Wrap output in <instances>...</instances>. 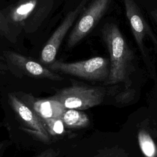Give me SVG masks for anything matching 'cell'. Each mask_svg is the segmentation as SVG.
<instances>
[{
  "mask_svg": "<svg viewBox=\"0 0 157 157\" xmlns=\"http://www.w3.org/2000/svg\"><path fill=\"white\" fill-rule=\"evenodd\" d=\"M102 35L110 55V72L105 84L122 82L126 88H129L131 85L130 75L134 71L133 52L116 24H105Z\"/></svg>",
  "mask_w": 157,
  "mask_h": 157,
  "instance_id": "6da1fadb",
  "label": "cell"
},
{
  "mask_svg": "<svg viewBox=\"0 0 157 157\" xmlns=\"http://www.w3.org/2000/svg\"><path fill=\"white\" fill-rule=\"evenodd\" d=\"M47 68L89 80L105 81L110 72V61L101 56L74 63L55 60Z\"/></svg>",
  "mask_w": 157,
  "mask_h": 157,
  "instance_id": "7a4b0ae2",
  "label": "cell"
},
{
  "mask_svg": "<svg viewBox=\"0 0 157 157\" xmlns=\"http://www.w3.org/2000/svg\"><path fill=\"white\" fill-rule=\"evenodd\" d=\"M105 90L101 87L72 85L58 91L50 98L59 102L65 109L85 110L100 104Z\"/></svg>",
  "mask_w": 157,
  "mask_h": 157,
  "instance_id": "3957f363",
  "label": "cell"
},
{
  "mask_svg": "<svg viewBox=\"0 0 157 157\" xmlns=\"http://www.w3.org/2000/svg\"><path fill=\"white\" fill-rule=\"evenodd\" d=\"M111 1L94 0L92 2L83 12L69 34L67 44L69 48L74 47L91 32L108 9Z\"/></svg>",
  "mask_w": 157,
  "mask_h": 157,
  "instance_id": "277c9868",
  "label": "cell"
},
{
  "mask_svg": "<svg viewBox=\"0 0 157 157\" xmlns=\"http://www.w3.org/2000/svg\"><path fill=\"white\" fill-rule=\"evenodd\" d=\"M88 0H82L79 4L66 17L64 20L48 40L40 55V62L44 64H50L55 60L60 45L65 35L78 16L85 9Z\"/></svg>",
  "mask_w": 157,
  "mask_h": 157,
  "instance_id": "5b68a950",
  "label": "cell"
},
{
  "mask_svg": "<svg viewBox=\"0 0 157 157\" xmlns=\"http://www.w3.org/2000/svg\"><path fill=\"white\" fill-rule=\"evenodd\" d=\"M126 15L136 42V44L144 57L147 56L144 45V39L148 36L157 47V39L146 22L143 14L135 0H123Z\"/></svg>",
  "mask_w": 157,
  "mask_h": 157,
  "instance_id": "8992f818",
  "label": "cell"
},
{
  "mask_svg": "<svg viewBox=\"0 0 157 157\" xmlns=\"http://www.w3.org/2000/svg\"><path fill=\"white\" fill-rule=\"evenodd\" d=\"M9 101L12 108L22 123L39 139L45 142L50 140L49 133L40 117L15 94H9Z\"/></svg>",
  "mask_w": 157,
  "mask_h": 157,
  "instance_id": "52a82bcc",
  "label": "cell"
},
{
  "mask_svg": "<svg viewBox=\"0 0 157 157\" xmlns=\"http://www.w3.org/2000/svg\"><path fill=\"white\" fill-rule=\"evenodd\" d=\"M7 57L11 63L29 75L46 78L56 81H59L63 79V77L48 68L22 55L10 52L7 53Z\"/></svg>",
  "mask_w": 157,
  "mask_h": 157,
  "instance_id": "ba28073f",
  "label": "cell"
},
{
  "mask_svg": "<svg viewBox=\"0 0 157 157\" xmlns=\"http://www.w3.org/2000/svg\"><path fill=\"white\" fill-rule=\"evenodd\" d=\"M26 96L31 102L32 109L42 120L60 118L66 109L59 102L50 98L45 99H39L29 95H26Z\"/></svg>",
  "mask_w": 157,
  "mask_h": 157,
  "instance_id": "9c48e42d",
  "label": "cell"
},
{
  "mask_svg": "<svg viewBox=\"0 0 157 157\" xmlns=\"http://www.w3.org/2000/svg\"><path fill=\"white\" fill-rule=\"evenodd\" d=\"M60 119L65 126L72 129L84 128L90 123V118L85 113L75 109H66Z\"/></svg>",
  "mask_w": 157,
  "mask_h": 157,
  "instance_id": "30bf717a",
  "label": "cell"
},
{
  "mask_svg": "<svg viewBox=\"0 0 157 157\" xmlns=\"http://www.w3.org/2000/svg\"><path fill=\"white\" fill-rule=\"evenodd\" d=\"M37 4V0H26L18 4L13 8L9 13V17L7 18L9 22L12 21L15 24L22 25L27 18L32 14Z\"/></svg>",
  "mask_w": 157,
  "mask_h": 157,
  "instance_id": "8fae6325",
  "label": "cell"
},
{
  "mask_svg": "<svg viewBox=\"0 0 157 157\" xmlns=\"http://www.w3.org/2000/svg\"><path fill=\"white\" fill-rule=\"evenodd\" d=\"M137 139L140 150L145 157H156L157 147L150 136L144 129L139 130Z\"/></svg>",
  "mask_w": 157,
  "mask_h": 157,
  "instance_id": "7c38bea8",
  "label": "cell"
},
{
  "mask_svg": "<svg viewBox=\"0 0 157 157\" xmlns=\"http://www.w3.org/2000/svg\"><path fill=\"white\" fill-rule=\"evenodd\" d=\"M42 120L48 133L52 135H60L64 132V125L60 118H48Z\"/></svg>",
  "mask_w": 157,
  "mask_h": 157,
  "instance_id": "4fadbf2b",
  "label": "cell"
},
{
  "mask_svg": "<svg viewBox=\"0 0 157 157\" xmlns=\"http://www.w3.org/2000/svg\"><path fill=\"white\" fill-rule=\"evenodd\" d=\"M0 34L4 36L11 42H15L16 37L12 31L10 22L7 17L0 10Z\"/></svg>",
  "mask_w": 157,
  "mask_h": 157,
  "instance_id": "5bb4252c",
  "label": "cell"
},
{
  "mask_svg": "<svg viewBox=\"0 0 157 157\" xmlns=\"http://www.w3.org/2000/svg\"><path fill=\"white\" fill-rule=\"evenodd\" d=\"M134 91L129 89V88H126V90L121 93L118 96L117 99L118 101L121 102H127L129 101V99H131L132 96H134Z\"/></svg>",
  "mask_w": 157,
  "mask_h": 157,
  "instance_id": "9a60e30c",
  "label": "cell"
},
{
  "mask_svg": "<svg viewBox=\"0 0 157 157\" xmlns=\"http://www.w3.org/2000/svg\"><path fill=\"white\" fill-rule=\"evenodd\" d=\"M59 154V150L50 148L42 151L41 153L34 157H58Z\"/></svg>",
  "mask_w": 157,
  "mask_h": 157,
  "instance_id": "2e32d148",
  "label": "cell"
},
{
  "mask_svg": "<svg viewBox=\"0 0 157 157\" xmlns=\"http://www.w3.org/2000/svg\"><path fill=\"white\" fill-rule=\"evenodd\" d=\"M150 14L151 16V18L153 19V20L155 21V23L157 24V9L151 10L150 12Z\"/></svg>",
  "mask_w": 157,
  "mask_h": 157,
  "instance_id": "e0dca14e",
  "label": "cell"
},
{
  "mask_svg": "<svg viewBox=\"0 0 157 157\" xmlns=\"http://www.w3.org/2000/svg\"><path fill=\"white\" fill-rule=\"evenodd\" d=\"M4 142H0V154L1 153L2 150L4 148Z\"/></svg>",
  "mask_w": 157,
  "mask_h": 157,
  "instance_id": "ac0fdd59",
  "label": "cell"
}]
</instances>
